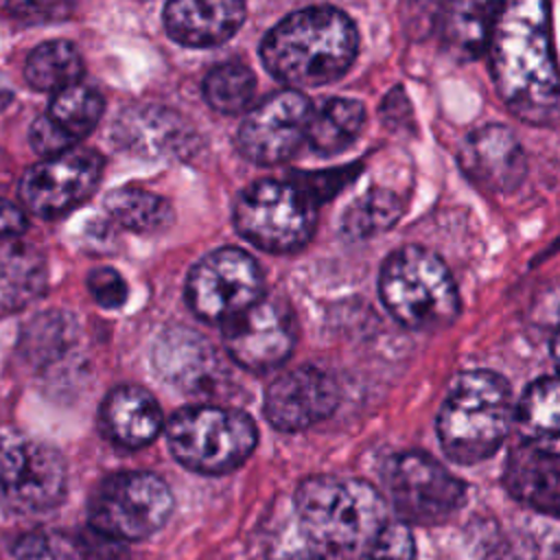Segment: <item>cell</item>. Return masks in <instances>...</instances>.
Instances as JSON below:
<instances>
[{"instance_id": "obj_1", "label": "cell", "mask_w": 560, "mask_h": 560, "mask_svg": "<svg viewBox=\"0 0 560 560\" xmlns=\"http://www.w3.org/2000/svg\"><path fill=\"white\" fill-rule=\"evenodd\" d=\"M488 52L497 92L514 116L529 125H549L560 116V72L545 2L501 4Z\"/></svg>"}, {"instance_id": "obj_2", "label": "cell", "mask_w": 560, "mask_h": 560, "mask_svg": "<svg viewBox=\"0 0 560 560\" xmlns=\"http://www.w3.org/2000/svg\"><path fill=\"white\" fill-rule=\"evenodd\" d=\"M359 35L335 7H308L282 18L262 39L265 68L291 90L339 79L354 61Z\"/></svg>"}, {"instance_id": "obj_3", "label": "cell", "mask_w": 560, "mask_h": 560, "mask_svg": "<svg viewBox=\"0 0 560 560\" xmlns=\"http://www.w3.org/2000/svg\"><path fill=\"white\" fill-rule=\"evenodd\" d=\"M293 505L306 540L337 558L370 551L389 523L381 492L354 477H308L298 486Z\"/></svg>"}, {"instance_id": "obj_4", "label": "cell", "mask_w": 560, "mask_h": 560, "mask_svg": "<svg viewBox=\"0 0 560 560\" xmlns=\"http://www.w3.org/2000/svg\"><path fill=\"white\" fill-rule=\"evenodd\" d=\"M508 381L488 370L459 374L438 413V438L448 459L477 464L497 453L514 424Z\"/></svg>"}, {"instance_id": "obj_5", "label": "cell", "mask_w": 560, "mask_h": 560, "mask_svg": "<svg viewBox=\"0 0 560 560\" xmlns=\"http://www.w3.org/2000/svg\"><path fill=\"white\" fill-rule=\"evenodd\" d=\"M381 300L407 328L438 330L459 313V293L446 265L420 245L387 256L378 280Z\"/></svg>"}, {"instance_id": "obj_6", "label": "cell", "mask_w": 560, "mask_h": 560, "mask_svg": "<svg viewBox=\"0 0 560 560\" xmlns=\"http://www.w3.org/2000/svg\"><path fill=\"white\" fill-rule=\"evenodd\" d=\"M173 457L203 475L238 468L256 448V427L238 409L219 405L184 407L166 424Z\"/></svg>"}, {"instance_id": "obj_7", "label": "cell", "mask_w": 560, "mask_h": 560, "mask_svg": "<svg viewBox=\"0 0 560 560\" xmlns=\"http://www.w3.org/2000/svg\"><path fill=\"white\" fill-rule=\"evenodd\" d=\"M313 195L289 182L260 179L247 186L234 203V225L252 245L289 254L304 247L315 230Z\"/></svg>"}, {"instance_id": "obj_8", "label": "cell", "mask_w": 560, "mask_h": 560, "mask_svg": "<svg viewBox=\"0 0 560 560\" xmlns=\"http://www.w3.org/2000/svg\"><path fill=\"white\" fill-rule=\"evenodd\" d=\"M166 481L153 472L127 470L105 477L90 497L88 521L114 540H142L155 534L173 512Z\"/></svg>"}, {"instance_id": "obj_9", "label": "cell", "mask_w": 560, "mask_h": 560, "mask_svg": "<svg viewBox=\"0 0 560 560\" xmlns=\"http://www.w3.org/2000/svg\"><path fill=\"white\" fill-rule=\"evenodd\" d=\"M68 486L66 462L50 444L28 435H0V508L15 514L52 510Z\"/></svg>"}, {"instance_id": "obj_10", "label": "cell", "mask_w": 560, "mask_h": 560, "mask_svg": "<svg viewBox=\"0 0 560 560\" xmlns=\"http://www.w3.org/2000/svg\"><path fill=\"white\" fill-rule=\"evenodd\" d=\"M383 483L394 512L405 525L442 523L466 499L464 481L420 451L394 455L383 468Z\"/></svg>"}, {"instance_id": "obj_11", "label": "cell", "mask_w": 560, "mask_h": 560, "mask_svg": "<svg viewBox=\"0 0 560 560\" xmlns=\"http://www.w3.org/2000/svg\"><path fill=\"white\" fill-rule=\"evenodd\" d=\"M262 289L258 262L238 247H221L190 269L186 298L201 319L225 324L254 306Z\"/></svg>"}, {"instance_id": "obj_12", "label": "cell", "mask_w": 560, "mask_h": 560, "mask_svg": "<svg viewBox=\"0 0 560 560\" xmlns=\"http://www.w3.org/2000/svg\"><path fill=\"white\" fill-rule=\"evenodd\" d=\"M228 354L245 370L269 372L280 368L295 343L291 308L278 298H260L254 306L223 324Z\"/></svg>"}, {"instance_id": "obj_13", "label": "cell", "mask_w": 560, "mask_h": 560, "mask_svg": "<svg viewBox=\"0 0 560 560\" xmlns=\"http://www.w3.org/2000/svg\"><path fill=\"white\" fill-rule=\"evenodd\" d=\"M311 101L300 90H280L256 105L236 133L238 151L256 164H278L306 140Z\"/></svg>"}, {"instance_id": "obj_14", "label": "cell", "mask_w": 560, "mask_h": 560, "mask_svg": "<svg viewBox=\"0 0 560 560\" xmlns=\"http://www.w3.org/2000/svg\"><path fill=\"white\" fill-rule=\"evenodd\" d=\"M101 173L103 158L96 151L70 149L31 166L20 182V197L35 214H61L94 192Z\"/></svg>"}, {"instance_id": "obj_15", "label": "cell", "mask_w": 560, "mask_h": 560, "mask_svg": "<svg viewBox=\"0 0 560 560\" xmlns=\"http://www.w3.org/2000/svg\"><path fill=\"white\" fill-rule=\"evenodd\" d=\"M339 402L335 378L315 365L280 374L265 394V416L278 431H302L328 418Z\"/></svg>"}, {"instance_id": "obj_16", "label": "cell", "mask_w": 560, "mask_h": 560, "mask_svg": "<svg viewBox=\"0 0 560 560\" xmlns=\"http://www.w3.org/2000/svg\"><path fill=\"white\" fill-rule=\"evenodd\" d=\"M112 138L118 149L142 160H184L199 144L188 120L164 105L125 109L112 127Z\"/></svg>"}, {"instance_id": "obj_17", "label": "cell", "mask_w": 560, "mask_h": 560, "mask_svg": "<svg viewBox=\"0 0 560 560\" xmlns=\"http://www.w3.org/2000/svg\"><path fill=\"white\" fill-rule=\"evenodd\" d=\"M153 363L166 383L195 396L214 394L225 381L217 350L206 337L186 326H171L160 335Z\"/></svg>"}, {"instance_id": "obj_18", "label": "cell", "mask_w": 560, "mask_h": 560, "mask_svg": "<svg viewBox=\"0 0 560 560\" xmlns=\"http://www.w3.org/2000/svg\"><path fill=\"white\" fill-rule=\"evenodd\" d=\"M459 164L477 186L492 192L514 190L527 168L518 138L503 125L475 129L462 144Z\"/></svg>"}, {"instance_id": "obj_19", "label": "cell", "mask_w": 560, "mask_h": 560, "mask_svg": "<svg viewBox=\"0 0 560 560\" xmlns=\"http://www.w3.org/2000/svg\"><path fill=\"white\" fill-rule=\"evenodd\" d=\"M103 107V96L92 88L70 85L57 92L46 114L31 125V147L46 158L70 151L77 140L96 127Z\"/></svg>"}, {"instance_id": "obj_20", "label": "cell", "mask_w": 560, "mask_h": 560, "mask_svg": "<svg viewBox=\"0 0 560 560\" xmlns=\"http://www.w3.org/2000/svg\"><path fill=\"white\" fill-rule=\"evenodd\" d=\"M245 20L236 0H175L164 9L168 35L184 46H217L232 37Z\"/></svg>"}, {"instance_id": "obj_21", "label": "cell", "mask_w": 560, "mask_h": 560, "mask_svg": "<svg viewBox=\"0 0 560 560\" xmlns=\"http://www.w3.org/2000/svg\"><path fill=\"white\" fill-rule=\"evenodd\" d=\"M101 424L112 442L125 448H140L160 433L162 411L147 389L120 385L103 400Z\"/></svg>"}, {"instance_id": "obj_22", "label": "cell", "mask_w": 560, "mask_h": 560, "mask_svg": "<svg viewBox=\"0 0 560 560\" xmlns=\"http://www.w3.org/2000/svg\"><path fill=\"white\" fill-rule=\"evenodd\" d=\"M503 483L516 501L560 518V459L521 444L508 457Z\"/></svg>"}, {"instance_id": "obj_23", "label": "cell", "mask_w": 560, "mask_h": 560, "mask_svg": "<svg viewBox=\"0 0 560 560\" xmlns=\"http://www.w3.org/2000/svg\"><path fill=\"white\" fill-rule=\"evenodd\" d=\"M514 427L523 446L560 459V376L538 378L523 392Z\"/></svg>"}, {"instance_id": "obj_24", "label": "cell", "mask_w": 560, "mask_h": 560, "mask_svg": "<svg viewBox=\"0 0 560 560\" xmlns=\"http://www.w3.org/2000/svg\"><path fill=\"white\" fill-rule=\"evenodd\" d=\"M48 271L42 252L28 243L0 241V306L22 308L46 289Z\"/></svg>"}, {"instance_id": "obj_25", "label": "cell", "mask_w": 560, "mask_h": 560, "mask_svg": "<svg viewBox=\"0 0 560 560\" xmlns=\"http://www.w3.org/2000/svg\"><path fill=\"white\" fill-rule=\"evenodd\" d=\"M365 122V109L354 98L330 96L311 107L306 125V142L322 155L348 149Z\"/></svg>"}, {"instance_id": "obj_26", "label": "cell", "mask_w": 560, "mask_h": 560, "mask_svg": "<svg viewBox=\"0 0 560 560\" xmlns=\"http://www.w3.org/2000/svg\"><path fill=\"white\" fill-rule=\"evenodd\" d=\"M501 4L494 2H453L444 7L442 39L462 59L477 57L488 48L494 18Z\"/></svg>"}, {"instance_id": "obj_27", "label": "cell", "mask_w": 560, "mask_h": 560, "mask_svg": "<svg viewBox=\"0 0 560 560\" xmlns=\"http://www.w3.org/2000/svg\"><path fill=\"white\" fill-rule=\"evenodd\" d=\"M83 74V61L79 50L66 42V39H52L44 42L37 48L31 50L24 77L31 88L42 92H61L70 85H77V81Z\"/></svg>"}, {"instance_id": "obj_28", "label": "cell", "mask_w": 560, "mask_h": 560, "mask_svg": "<svg viewBox=\"0 0 560 560\" xmlns=\"http://www.w3.org/2000/svg\"><path fill=\"white\" fill-rule=\"evenodd\" d=\"M105 210L120 225L136 232H155L173 223L171 203L142 188H116L105 197Z\"/></svg>"}, {"instance_id": "obj_29", "label": "cell", "mask_w": 560, "mask_h": 560, "mask_svg": "<svg viewBox=\"0 0 560 560\" xmlns=\"http://www.w3.org/2000/svg\"><path fill=\"white\" fill-rule=\"evenodd\" d=\"M256 92L254 72L241 61H223L203 79V96L210 107L223 114L247 109Z\"/></svg>"}, {"instance_id": "obj_30", "label": "cell", "mask_w": 560, "mask_h": 560, "mask_svg": "<svg viewBox=\"0 0 560 560\" xmlns=\"http://www.w3.org/2000/svg\"><path fill=\"white\" fill-rule=\"evenodd\" d=\"M402 214L400 199L389 190H370L343 214L341 230L348 238H368L389 230Z\"/></svg>"}, {"instance_id": "obj_31", "label": "cell", "mask_w": 560, "mask_h": 560, "mask_svg": "<svg viewBox=\"0 0 560 560\" xmlns=\"http://www.w3.org/2000/svg\"><path fill=\"white\" fill-rule=\"evenodd\" d=\"M11 553L15 560H88V545L70 532L42 527L20 536Z\"/></svg>"}, {"instance_id": "obj_32", "label": "cell", "mask_w": 560, "mask_h": 560, "mask_svg": "<svg viewBox=\"0 0 560 560\" xmlns=\"http://www.w3.org/2000/svg\"><path fill=\"white\" fill-rule=\"evenodd\" d=\"M74 322L61 313H44L24 335L22 350L33 363L57 361L74 343Z\"/></svg>"}, {"instance_id": "obj_33", "label": "cell", "mask_w": 560, "mask_h": 560, "mask_svg": "<svg viewBox=\"0 0 560 560\" xmlns=\"http://www.w3.org/2000/svg\"><path fill=\"white\" fill-rule=\"evenodd\" d=\"M370 560H418L409 527L400 521H389L370 547Z\"/></svg>"}, {"instance_id": "obj_34", "label": "cell", "mask_w": 560, "mask_h": 560, "mask_svg": "<svg viewBox=\"0 0 560 560\" xmlns=\"http://www.w3.org/2000/svg\"><path fill=\"white\" fill-rule=\"evenodd\" d=\"M88 289L94 300L105 308H118L127 298V284L118 271L98 267L88 276Z\"/></svg>"}, {"instance_id": "obj_35", "label": "cell", "mask_w": 560, "mask_h": 560, "mask_svg": "<svg viewBox=\"0 0 560 560\" xmlns=\"http://www.w3.org/2000/svg\"><path fill=\"white\" fill-rule=\"evenodd\" d=\"M269 560H324L322 551L306 542H282L271 553Z\"/></svg>"}, {"instance_id": "obj_36", "label": "cell", "mask_w": 560, "mask_h": 560, "mask_svg": "<svg viewBox=\"0 0 560 560\" xmlns=\"http://www.w3.org/2000/svg\"><path fill=\"white\" fill-rule=\"evenodd\" d=\"M24 223H26V219H24L22 210L11 201L0 199V238L22 232Z\"/></svg>"}, {"instance_id": "obj_37", "label": "cell", "mask_w": 560, "mask_h": 560, "mask_svg": "<svg viewBox=\"0 0 560 560\" xmlns=\"http://www.w3.org/2000/svg\"><path fill=\"white\" fill-rule=\"evenodd\" d=\"M551 354H553V361L558 365V372H560V330L556 332L553 341H551Z\"/></svg>"}]
</instances>
